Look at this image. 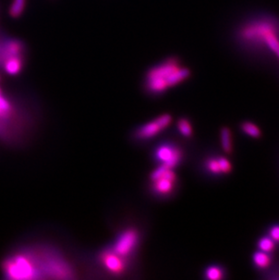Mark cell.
<instances>
[{"label": "cell", "mask_w": 279, "mask_h": 280, "mask_svg": "<svg viewBox=\"0 0 279 280\" xmlns=\"http://www.w3.org/2000/svg\"><path fill=\"white\" fill-rule=\"evenodd\" d=\"M232 40L242 54L279 63V17L269 12L249 14L233 28Z\"/></svg>", "instance_id": "cell-1"}, {"label": "cell", "mask_w": 279, "mask_h": 280, "mask_svg": "<svg viewBox=\"0 0 279 280\" xmlns=\"http://www.w3.org/2000/svg\"><path fill=\"white\" fill-rule=\"evenodd\" d=\"M189 76L190 71L183 65L181 60L176 56H170L147 71L145 90L150 94L160 95L187 80Z\"/></svg>", "instance_id": "cell-2"}, {"label": "cell", "mask_w": 279, "mask_h": 280, "mask_svg": "<svg viewBox=\"0 0 279 280\" xmlns=\"http://www.w3.org/2000/svg\"><path fill=\"white\" fill-rule=\"evenodd\" d=\"M139 240V232L131 228L122 232L110 248L115 253L129 260L138 248Z\"/></svg>", "instance_id": "cell-3"}, {"label": "cell", "mask_w": 279, "mask_h": 280, "mask_svg": "<svg viewBox=\"0 0 279 280\" xmlns=\"http://www.w3.org/2000/svg\"><path fill=\"white\" fill-rule=\"evenodd\" d=\"M98 260L104 270L114 276L124 275L129 265L128 259L115 253L111 248H105L101 251L98 256Z\"/></svg>", "instance_id": "cell-4"}, {"label": "cell", "mask_w": 279, "mask_h": 280, "mask_svg": "<svg viewBox=\"0 0 279 280\" xmlns=\"http://www.w3.org/2000/svg\"><path fill=\"white\" fill-rule=\"evenodd\" d=\"M154 158L160 165L173 169L182 162L183 151L177 146L165 142L156 148Z\"/></svg>", "instance_id": "cell-5"}, {"label": "cell", "mask_w": 279, "mask_h": 280, "mask_svg": "<svg viewBox=\"0 0 279 280\" xmlns=\"http://www.w3.org/2000/svg\"><path fill=\"white\" fill-rule=\"evenodd\" d=\"M172 123L170 114H162L148 124L140 126L136 132V137L140 140H149L159 135Z\"/></svg>", "instance_id": "cell-6"}, {"label": "cell", "mask_w": 279, "mask_h": 280, "mask_svg": "<svg viewBox=\"0 0 279 280\" xmlns=\"http://www.w3.org/2000/svg\"><path fill=\"white\" fill-rule=\"evenodd\" d=\"M27 5V0H13L9 7V16L12 18H18L23 15Z\"/></svg>", "instance_id": "cell-7"}, {"label": "cell", "mask_w": 279, "mask_h": 280, "mask_svg": "<svg viewBox=\"0 0 279 280\" xmlns=\"http://www.w3.org/2000/svg\"><path fill=\"white\" fill-rule=\"evenodd\" d=\"M254 262L260 269L267 268L270 264V258L267 252L264 251H258L254 254Z\"/></svg>", "instance_id": "cell-8"}, {"label": "cell", "mask_w": 279, "mask_h": 280, "mask_svg": "<svg viewBox=\"0 0 279 280\" xmlns=\"http://www.w3.org/2000/svg\"><path fill=\"white\" fill-rule=\"evenodd\" d=\"M242 131L246 134V135L251 136L253 138H258L261 135L260 130L258 128L256 124L249 123V122H246L242 124L241 126Z\"/></svg>", "instance_id": "cell-9"}, {"label": "cell", "mask_w": 279, "mask_h": 280, "mask_svg": "<svg viewBox=\"0 0 279 280\" xmlns=\"http://www.w3.org/2000/svg\"><path fill=\"white\" fill-rule=\"evenodd\" d=\"M221 143L222 147L226 152H231L232 149L231 144V133L228 128H223L221 130Z\"/></svg>", "instance_id": "cell-10"}, {"label": "cell", "mask_w": 279, "mask_h": 280, "mask_svg": "<svg viewBox=\"0 0 279 280\" xmlns=\"http://www.w3.org/2000/svg\"><path fill=\"white\" fill-rule=\"evenodd\" d=\"M258 248H260V250H262L264 252L269 253V252H271L274 249V240L271 237H262L258 241Z\"/></svg>", "instance_id": "cell-11"}, {"label": "cell", "mask_w": 279, "mask_h": 280, "mask_svg": "<svg viewBox=\"0 0 279 280\" xmlns=\"http://www.w3.org/2000/svg\"><path fill=\"white\" fill-rule=\"evenodd\" d=\"M223 277V271L220 267L211 266L206 270V278L208 280H218L222 279Z\"/></svg>", "instance_id": "cell-12"}, {"label": "cell", "mask_w": 279, "mask_h": 280, "mask_svg": "<svg viewBox=\"0 0 279 280\" xmlns=\"http://www.w3.org/2000/svg\"><path fill=\"white\" fill-rule=\"evenodd\" d=\"M178 128L182 135L189 137L192 134V127L187 119H181L178 123Z\"/></svg>", "instance_id": "cell-13"}, {"label": "cell", "mask_w": 279, "mask_h": 280, "mask_svg": "<svg viewBox=\"0 0 279 280\" xmlns=\"http://www.w3.org/2000/svg\"><path fill=\"white\" fill-rule=\"evenodd\" d=\"M206 167H207V169L209 170L210 173H214V174L221 173H220V164H219V162H218V159H214V158L209 159L206 162Z\"/></svg>", "instance_id": "cell-14"}, {"label": "cell", "mask_w": 279, "mask_h": 280, "mask_svg": "<svg viewBox=\"0 0 279 280\" xmlns=\"http://www.w3.org/2000/svg\"><path fill=\"white\" fill-rule=\"evenodd\" d=\"M218 162L220 164V173H228L231 172V164L228 159L220 157V158H218Z\"/></svg>", "instance_id": "cell-15"}, {"label": "cell", "mask_w": 279, "mask_h": 280, "mask_svg": "<svg viewBox=\"0 0 279 280\" xmlns=\"http://www.w3.org/2000/svg\"><path fill=\"white\" fill-rule=\"evenodd\" d=\"M270 237L274 240L279 242V226H275L270 230Z\"/></svg>", "instance_id": "cell-16"}]
</instances>
